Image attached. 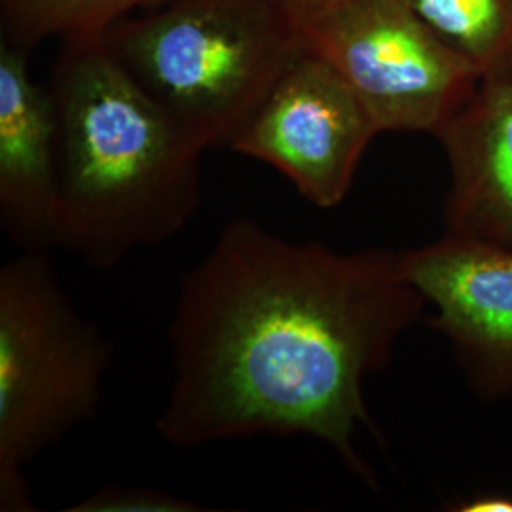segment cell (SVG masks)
<instances>
[{
    "instance_id": "277c9868",
    "label": "cell",
    "mask_w": 512,
    "mask_h": 512,
    "mask_svg": "<svg viewBox=\"0 0 512 512\" xmlns=\"http://www.w3.org/2000/svg\"><path fill=\"white\" fill-rule=\"evenodd\" d=\"M112 361L48 253L0 270V511H35L27 467L95 418Z\"/></svg>"
},
{
    "instance_id": "4fadbf2b",
    "label": "cell",
    "mask_w": 512,
    "mask_h": 512,
    "mask_svg": "<svg viewBox=\"0 0 512 512\" xmlns=\"http://www.w3.org/2000/svg\"><path fill=\"white\" fill-rule=\"evenodd\" d=\"M275 4L291 19L296 31L302 35L311 25L329 16L332 10L348 0H274Z\"/></svg>"
},
{
    "instance_id": "30bf717a",
    "label": "cell",
    "mask_w": 512,
    "mask_h": 512,
    "mask_svg": "<svg viewBox=\"0 0 512 512\" xmlns=\"http://www.w3.org/2000/svg\"><path fill=\"white\" fill-rule=\"evenodd\" d=\"M482 80H512V0H404Z\"/></svg>"
},
{
    "instance_id": "7c38bea8",
    "label": "cell",
    "mask_w": 512,
    "mask_h": 512,
    "mask_svg": "<svg viewBox=\"0 0 512 512\" xmlns=\"http://www.w3.org/2000/svg\"><path fill=\"white\" fill-rule=\"evenodd\" d=\"M71 512H200V503L143 486H107L78 501Z\"/></svg>"
},
{
    "instance_id": "52a82bcc",
    "label": "cell",
    "mask_w": 512,
    "mask_h": 512,
    "mask_svg": "<svg viewBox=\"0 0 512 512\" xmlns=\"http://www.w3.org/2000/svg\"><path fill=\"white\" fill-rule=\"evenodd\" d=\"M406 279L433 304L429 319L454 349L469 384L486 399L512 395V251L444 234L401 251Z\"/></svg>"
},
{
    "instance_id": "6da1fadb",
    "label": "cell",
    "mask_w": 512,
    "mask_h": 512,
    "mask_svg": "<svg viewBox=\"0 0 512 512\" xmlns=\"http://www.w3.org/2000/svg\"><path fill=\"white\" fill-rule=\"evenodd\" d=\"M425 304L401 251L338 253L232 220L181 279L156 429L177 448L306 435L372 482L353 442L372 427L363 385Z\"/></svg>"
},
{
    "instance_id": "5b68a950",
    "label": "cell",
    "mask_w": 512,
    "mask_h": 512,
    "mask_svg": "<svg viewBox=\"0 0 512 512\" xmlns=\"http://www.w3.org/2000/svg\"><path fill=\"white\" fill-rule=\"evenodd\" d=\"M384 131L439 135L475 93V65L404 0H348L302 35Z\"/></svg>"
},
{
    "instance_id": "8fae6325",
    "label": "cell",
    "mask_w": 512,
    "mask_h": 512,
    "mask_svg": "<svg viewBox=\"0 0 512 512\" xmlns=\"http://www.w3.org/2000/svg\"><path fill=\"white\" fill-rule=\"evenodd\" d=\"M167 0H0L8 40L29 48L48 38H101L122 19Z\"/></svg>"
},
{
    "instance_id": "8992f818",
    "label": "cell",
    "mask_w": 512,
    "mask_h": 512,
    "mask_svg": "<svg viewBox=\"0 0 512 512\" xmlns=\"http://www.w3.org/2000/svg\"><path fill=\"white\" fill-rule=\"evenodd\" d=\"M380 135L363 101L323 57L302 48L230 148L285 175L304 200H346L366 148Z\"/></svg>"
},
{
    "instance_id": "ba28073f",
    "label": "cell",
    "mask_w": 512,
    "mask_h": 512,
    "mask_svg": "<svg viewBox=\"0 0 512 512\" xmlns=\"http://www.w3.org/2000/svg\"><path fill=\"white\" fill-rule=\"evenodd\" d=\"M57 124L52 93L35 84L27 48L0 46V224L27 253L59 249Z\"/></svg>"
},
{
    "instance_id": "3957f363",
    "label": "cell",
    "mask_w": 512,
    "mask_h": 512,
    "mask_svg": "<svg viewBox=\"0 0 512 512\" xmlns=\"http://www.w3.org/2000/svg\"><path fill=\"white\" fill-rule=\"evenodd\" d=\"M101 38L205 150L232 145L304 48L274 0H167Z\"/></svg>"
},
{
    "instance_id": "9c48e42d",
    "label": "cell",
    "mask_w": 512,
    "mask_h": 512,
    "mask_svg": "<svg viewBox=\"0 0 512 512\" xmlns=\"http://www.w3.org/2000/svg\"><path fill=\"white\" fill-rule=\"evenodd\" d=\"M437 139L450 167L446 232L512 251V80H482Z\"/></svg>"
},
{
    "instance_id": "5bb4252c",
    "label": "cell",
    "mask_w": 512,
    "mask_h": 512,
    "mask_svg": "<svg viewBox=\"0 0 512 512\" xmlns=\"http://www.w3.org/2000/svg\"><path fill=\"white\" fill-rule=\"evenodd\" d=\"M459 511L463 512H512V499L507 497H478L475 501L463 503V507H459Z\"/></svg>"
},
{
    "instance_id": "7a4b0ae2",
    "label": "cell",
    "mask_w": 512,
    "mask_h": 512,
    "mask_svg": "<svg viewBox=\"0 0 512 512\" xmlns=\"http://www.w3.org/2000/svg\"><path fill=\"white\" fill-rule=\"evenodd\" d=\"M59 249L107 270L194 219L205 148L103 38L65 42L52 84Z\"/></svg>"
}]
</instances>
